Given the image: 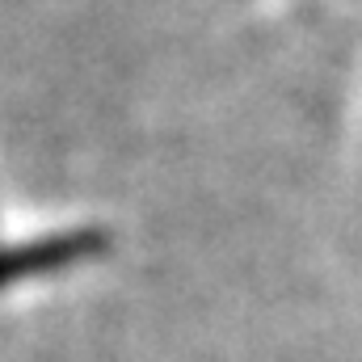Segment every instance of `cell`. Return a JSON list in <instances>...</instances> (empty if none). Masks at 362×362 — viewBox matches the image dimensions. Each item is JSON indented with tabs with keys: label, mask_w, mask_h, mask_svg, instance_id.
<instances>
[{
	"label": "cell",
	"mask_w": 362,
	"mask_h": 362,
	"mask_svg": "<svg viewBox=\"0 0 362 362\" xmlns=\"http://www.w3.org/2000/svg\"><path fill=\"white\" fill-rule=\"evenodd\" d=\"M101 249H105V236H97V232H68V236H51V240H38V245L4 249L0 253V286H8L17 278H34V274L68 270L76 262H89Z\"/></svg>",
	"instance_id": "1"
}]
</instances>
